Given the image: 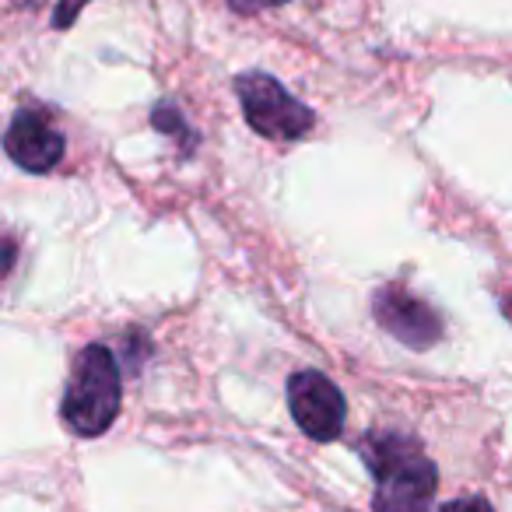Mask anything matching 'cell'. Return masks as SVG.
Masks as SVG:
<instances>
[{
    "mask_svg": "<svg viewBox=\"0 0 512 512\" xmlns=\"http://www.w3.org/2000/svg\"><path fill=\"white\" fill-rule=\"evenodd\" d=\"M362 453L376 477V512H428L439 477L418 442L404 435H372Z\"/></svg>",
    "mask_w": 512,
    "mask_h": 512,
    "instance_id": "obj_1",
    "label": "cell"
},
{
    "mask_svg": "<svg viewBox=\"0 0 512 512\" xmlns=\"http://www.w3.org/2000/svg\"><path fill=\"white\" fill-rule=\"evenodd\" d=\"M64 421L74 435L95 439L120 414V369L109 348L92 344L74 362V376L64 393Z\"/></svg>",
    "mask_w": 512,
    "mask_h": 512,
    "instance_id": "obj_2",
    "label": "cell"
},
{
    "mask_svg": "<svg viewBox=\"0 0 512 512\" xmlns=\"http://www.w3.org/2000/svg\"><path fill=\"white\" fill-rule=\"evenodd\" d=\"M235 92H239L246 123L271 141H299L313 127V113L271 74H242Z\"/></svg>",
    "mask_w": 512,
    "mask_h": 512,
    "instance_id": "obj_3",
    "label": "cell"
},
{
    "mask_svg": "<svg viewBox=\"0 0 512 512\" xmlns=\"http://www.w3.org/2000/svg\"><path fill=\"white\" fill-rule=\"evenodd\" d=\"M288 407H292V418L309 439L330 442L341 435L344 428V393L330 383L323 372H295L288 379Z\"/></svg>",
    "mask_w": 512,
    "mask_h": 512,
    "instance_id": "obj_4",
    "label": "cell"
},
{
    "mask_svg": "<svg viewBox=\"0 0 512 512\" xmlns=\"http://www.w3.org/2000/svg\"><path fill=\"white\" fill-rule=\"evenodd\" d=\"M376 320L390 330L397 341H404L407 348H432L435 341L442 337V320L425 306L418 302L414 295H407L400 285H386L376 292Z\"/></svg>",
    "mask_w": 512,
    "mask_h": 512,
    "instance_id": "obj_5",
    "label": "cell"
},
{
    "mask_svg": "<svg viewBox=\"0 0 512 512\" xmlns=\"http://www.w3.org/2000/svg\"><path fill=\"white\" fill-rule=\"evenodd\" d=\"M4 148L11 162L22 165L25 172H50L64 158V137L39 109H18L4 137Z\"/></svg>",
    "mask_w": 512,
    "mask_h": 512,
    "instance_id": "obj_6",
    "label": "cell"
},
{
    "mask_svg": "<svg viewBox=\"0 0 512 512\" xmlns=\"http://www.w3.org/2000/svg\"><path fill=\"white\" fill-rule=\"evenodd\" d=\"M442 512H495L484 498H456V502H449Z\"/></svg>",
    "mask_w": 512,
    "mask_h": 512,
    "instance_id": "obj_7",
    "label": "cell"
},
{
    "mask_svg": "<svg viewBox=\"0 0 512 512\" xmlns=\"http://www.w3.org/2000/svg\"><path fill=\"white\" fill-rule=\"evenodd\" d=\"M235 11H242V15H249V11H264V8H278V4H285V0H228Z\"/></svg>",
    "mask_w": 512,
    "mask_h": 512,
    "instance_id": "obj_8",
    "label": "cell"
},
{
    "mask_svg": "<svg viewBox=\"0 0 512 512\" xmlns=\"http://www.w3.org/2000/svg\"><path fill=\"white\" fill-rule=\"evenodd\" d=\"M505 309H509V316H512V299H509V306H505Z\"/></svg>",
    "mask_w": 512,
    "mask_h": 512,
    "instance_id": "obj_9",
    "label": "cell"
}]
</instances>
